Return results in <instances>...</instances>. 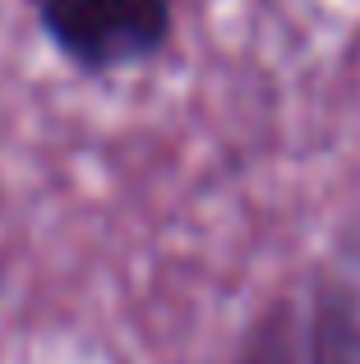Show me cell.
Masks as SVG:
<instances>
[{
	"mask_svg": "<svg viewBox=\"0 0 360 364\" xmlns=\"http://www.w3.org/2000/svg\"><path fill=\"white\" fill-rule=\"evenodd\" d=\"M37 33L83 79L162 60L176 42V0H28Z\"/></svg>",
	"mask_w": 360,
	"mask_h": 364,
	"instance_id": "6da1fadb",
	"label": "cell"
},
{
	"mask_svg": "<svg viewBox=\"0 0 360 364\" xmlns=\"http://www.w3.org/2000/svg\"><path fill=\"white\" fill-rule=\"evenodd\" d=\"M300 364H360V245L319 263L296 309Z\"/></svg>",
	"mask_w": 360,
	"mask_h": 364,
	"instance_id": "7a4b0ae2",
	"label": "cell"
},
{
	"mask_svg": "<svg viewBox=\"0 0 360 364\" xmlns=\"http://www.w3.org/2000/svg\"><path fill=\"white\" fill-rule=\"evenodd\" d=\"M235 364H300L296 350V304L272 300L268 309L254 318V328L245 332V346Z\"/></svg>",
	"mask_w": 360,
	"mask_h": 364,
	"instance_id": "3957f363",
	"label": "cell"
}]
</instances>
